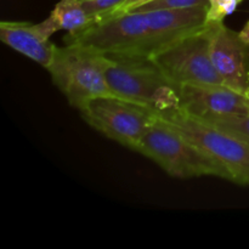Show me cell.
Instances as JSON below:
<instances>
[{
    "instance_id": "obj_5",
    "label": "cell",
    "mask_w": 249,
    "mask_h": 249,
    "mask_svg": "<svg viewBox=\"0 0 249 249\" xmlns=\"http://www.w3.org/2000/svg\"><path fill=\"white\" fill-rule=\"evenodd\" d=\"M136 152L155 160L172 177L194 178L202 175L228 179L225 170L208 155L175 131L160 118L143 134Z\"/></svg>"
},
{
    "instance_id": "obj_14",
    "label": "cell",
    "mask_w": 249,
    "mask_h": 249,
    "mask_svg": "<svg viewBox=\"0 0 249 249\" xmlns=\"http://www.w3.org/2000/svg\"><path fill=\"white\" fill-rule=\"evenodd\" d=\"M196 6H208V0H152L136 7L133 11H150L160 9H189ZM131 12V11H130Z\"/></svg>"
},
{
    "instance_id": "obj_6",
    "label": "cell",
    "mask_w": 249,
    "mask_h": 249,
    "mask_svg": "<svg viewBox=\"0 0 249 249\" xmlns=\"http://www.w3.org/2000/svg\"><path fill=\"white\" fill-rule=\"evenodd\" d=\"M46 70L56 87L77 108L91 97L112 95L104 73L102 53L96 50L66 44L56 49L55 57Z\"/></svg>"
},
{
    "instance_id": "obj_10",
    "label": "cell",
    "mask_w": 249,
    "mask_h": 249,
    "mask_svg": "<svg viewBox=\"0 0 249 249\" xmlns=\"http://www.w3.org/2000/svg\"><path fill=\"white\" fill-rule=\"evenodd\" d=\"M0 39L17 53L27 56L48 68L55 57L57 46L39 28V24L28 22H1Z\"/></svg>"
},
{
    "instance_id": "obj_2",
    "label": "cell",
    "mask_w": 249,
    "mask_h": 249,
    "mask_svg": "<svg viewBox=\"0 0 249 249\" xmlns=\"http://www.w3.org/2000/svg\"><path fill=\"white\" fill-rule=\"evenodd\" d=\"M102 66L114 96L150 107L157 114L180 108L181 87L164 77L150 58L102 53Z\"/></svg>"
},
{
    "instance_id": "obj_3",
    "label": "cell",
    "mask_w": 249,
    "mask_h": 249,
    "mask_svg": "<svg viewBox=\"0 0 249 249\" xmlns=\"http://www.w3.org/2000/svg\"><path fill=\"white\" fill-rule=\"evenodd\" d=\"M157 116L215 160L225 170L228 180L249 186V140L192 118L180 108Z\"/></svg>"
},
{
    "instance_id": "obj_19",
    "label": "cell",
    "mask_w": 249,
    "mask_h": 249,
    "mask_svg": "<svg viewBox=\"0 0 249 249\" xmlns=\"http://www.w3.org/2000/svg\"><path fill=\"white\" fill-rule=\"evenodd\" d=\"M247 91H249V85H248V90H247ZM247 91H246V92H247Z\"/></svg>"
},
{
    "instance_id": "obj_4",
    "label": "cell",
    "mask_w": 249,
    "mask_h": 249,
    "mask_svg": "<svg viewBox=\"0 0 249 249\" xmlns=\"http://www.w3.org/2000/svg\"><path fill=\"white\" fill-rule=\"evenodd\" d=\"M214 22L182 36L153 55L150 61L164 77L180 85H224L211 58Z\"/></svg>"
},
{
    "instance_id": "obj_8",
    "label": "cell",
    "mask_w": 249,
    "mask_h": 249,
    "mask_svg": "<svg viewBox=\"0 0 249 249\" xmlns=\"http://www.w3.org/2000/svg\"><path fill=\"white\" fill-rule=\"evenodd\" d=\"M180 109L203 122L228 116H248L247 95L226 85H182Z\"/></svg>"
},
{
    "instance_id": "obj_1",
    "label": "cell",
    "mask_w": 249,
    "mask_h": 249,
    "mask_svg": "<svg viewBox=\"0 0 249 249\" xmlns=\"http://www.w3.org/2000/svg\"><path fill=\"white\" fill-rule=\"evenodd\" d=\"M208 6L131 11L97 21L66 44L90 48L107 55L145 57L207 23Z\"/></svg>"
},
{
    "instance_id": "obj_17",
    "label": "cell",
    "mask_w": 249,
    "mask_h": 249,
    "mask_svg": "<svg viewBox=\"0 0 249 249\" xmlns=\"http://www.w3.org/2000/svg\"><path fill=\"white\" fill-rule=\"evenodd\" d=\"M240 36H241V38L246 41V43L249 44V21L245 26V28L240 32Z\"/></svg>"
},
{
    "instance_id": "obj_7",
    "label": "cell",
    "mask_w": 249,
    "mask_h": 249,
    "mask_svg": "<svg viewBox=\"0 0 249 249\" xmlns=\"http://www.w3.org/2000/svg\"><path fill=\"white\" fill-rule=\"evenodd\" d=\"M78 109L89 125L134 151H138L145 131L157 119V112L150 107L114 95L91 97Z\"/></svg>"
},
{
    "instance_id": "obj_11",
    "label": "cell",
    "mask_w": 249,
    "mask_h": 249,
    "mask_svg": "<svg viewBox=\"0 0 249 249\" xmlns=\"http://www.w3.org/2000/svg\"><path fill=\"white\" fill-rule=\"evenodd\" d=\"M94 23V19L87 14L80 0H61L50 16L40 22L39 28L45 36L50 38L55 32L67 31L68 34L80 33Z\"/></svg>"
},
{
    "instance_id": "obj_9",
    "label": "cell",
    "mask_w": 249,
    "mask_h": 249,
    "mask_svg": "<svg viewBox=\"0 0 249 249\" xmlns=\"http://www.w3.org/2000/svg\"><path fill=\"white\" fill-rule=\"evenodd\" d=\"M209 53L224 85L246 94L249 85V44L240 33L223 22H214Z\"/></svg>"
},
{
    "instance_id": "obj_18",
    "label": "cell",
    "mask_w": 249,
    "mask_h": 249,
    "mask_svg": "<svg viewBox=\"0 0 249 249\" xmlns=\"http://www.w3.org/2000/svg\"><path fill=\"white\" fill-rule=\"evenodd\" d=\"M246 95H247V97H248V100H249V91L246 92Z\"/></svg>"
},
{
    "instance_id": "obj_12",
    "label": "cell",
    "mask_w": 249,
    "mask_h": 249,
    "mask_svg": "<svg viewBox=\"0 0 249 249\" xmlns=\"http://www.w3.org/2000/svg\"><path fill=\"white\" fill-rule=\"evenodd\" d=\"M219 129L229 131L236 136L249 140V114L248 116H228L207 122Z\"/></svg>"
},
{
    "instance_id": "obj_15",
    "label": "cell",
    "mask_w": 249,
    "mask_h": 249,
    "mask_svg": "<svg viewBox=\"0 0 249 249\" xmlns=\"http://www.w3.org/2000/svg\"><path fill=\"white\" fill-rule=\"evenodd\" d=\"M242 0H208L207 22H223L236 11Z\"/></svg>"
},
{
    "instance_id": "obj_16",
    "label": "cell",
    "mask_w": 249,
    "mask_h": 249,
    "mask_svg": "<svg viewBox=\"0 0 249 249\" xmlns=\"http://www.w3.org/2000/svg\"><path fill=\"white\" fill-rule=\"evenodd\" d=\"M152 0H125L111 16H116V15H121V14H125V12H130L133 11L134 9L136 7L141 6V5L146 4V2H150ZM109 17V16H108Z\"/></svg>"
},
{
    "instance_id": "obj_13",
    "label": "cell",
    "mask_w": 249,
    "mask_h": 249,
    "mask_svg": "<svg viewBox=\"0 0 249 249\" xmlns=\"http://www.w3.org/2000/svg\"><path fill=\"white\" fill-rule=\"evenodd\" d=\"M87 14L97 21L111 16L125 0H80Z\"/></svg>"
}]
</instances>
